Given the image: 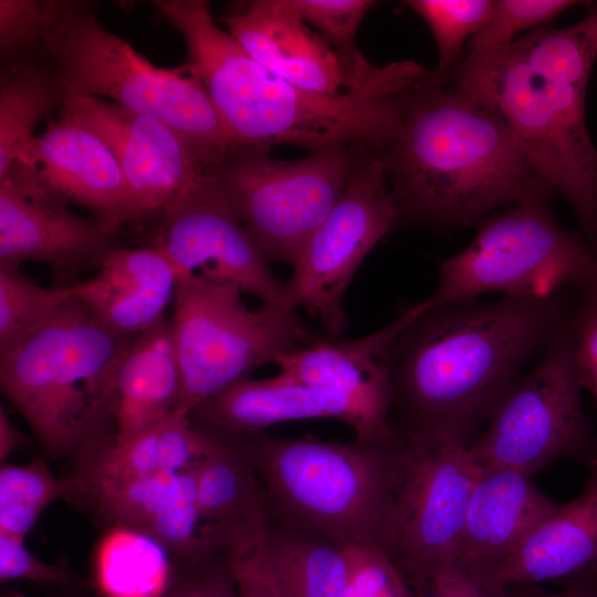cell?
<instances>
[{
    "instance_id": "1",
    "label": "cell",
    "mask_w": 597,
    "mask_h": 597,
    "mask_svg": "<svg viewBox=\"0 0 597 597\" xmlns=\"http://www.w3.org/2000/svg\"><path fill=\"white\" fill-rule=\"evenodd\" d=\"M578 304L563 290L546 297L503 295L417 312L388 354L391 430L404 440L444 437L470 446Z\"/></svg>"
},
{
    "instance_id": "2",
    "label": "cell",
    "mask_w": 597,
    "mask_h": 597,
    "mask_svg": "<svg viewBox=\"0 0 597 597\" xmlns=\"http://www.w3.org/2000/svg\"><path fill=\"white\" fill-rule=\"evenodd\" d=\"M184 38L182 67L199 80L232 146L290 144L310 153L332 148L379 150L397 134L409 91L427 70L396 61L338 94L304 91L253 60L217 25L206 0H155Z\"/></svg>"
},
{
    "instance_id": "3",
    "label": "cell",
    "mask_w": 597,
    "mask_h": 597,
    "mask_svg": "<svg viewBox=\"0 0 597 597\" xmlns=\"http://www.w3.org/2000/svg\"><path fill=\"white\" fill-rule=\"evenodd\" d=\"M375 153L395 229L451 231L532 193L554 195L495 111L429 72L408 93L397 134Z\"/></svg>"
},
{
    "instance_id": "4",
    "label": "cell",
    "mask_w": 597,
    "mask_h": 597,
    "mask_svg": "<svg viewBox=\"0 0 597 597\" xmlns=\"http://www.w3.org/2000/svg\"><path fill=\"white\" fill-rule=\"evenodd\" d=\"M134 339L72 294L22 345L0 355L1 390L49 451L81 455L114 439L116 374Z\"/></svg>"
},
{
    "instance_id": "5",
    "label": "cell",
    "mask_w": 597,
    "mask_h": 597,
    "mask_svg": "<svg viewBox=\"0 0 597 597\" xmlns=\"http://www.w3.org/2000/svg\"><path fill=\"white\" fill-rule=\"evenodd\" d=\"M221 431L254 470L269 521L348 547L379 549L398 436L336 442L284 438L265 430Z\"/></svg>"
},
{
    "instance_id": "6",
    "label": "cell",
    "mask_w": 597,
    "mask_h": 597,
    "mask_svg": "<svg viewBox=\"0 0 597 597\" xmlns=\"http://www.w3.org/2000/svg\"><path fill=\"white\" fill-rule=\"evenodd\" d=\"M34 61L51 69L70 95L107 96L180 134L206 168L232 147L207 91L182 66L153 65L126 40L104 28L93 3L52 0Z\"/></svg>"
},
{
    "instance_id": "7",
    "label": "cell",
    "mask_w": 597,
    "mask_h": 597,
    "mask_svg": "<svg viewBox=\"0 0 597 597\" xmlns=\"http://www.w3.org/2000/svg\"><path fill=\"white\" fill-rule=\"evenodd\" d=\"M505 122L531 165L575 212L597 251V147L588 133L586 91L535 74L507 46L467 54L444 76Z\"/></svg>"
},
{
    "instance_id": "8",
    "label": "cell",
    "mask_w": 597,
    "mask_h": 597,
    "mask_svg": "<svg viewBox=\"0 0 597 597\" xmlns=\"http://www.w3.org/2000/svg\"><path fill=\"white\" fill-rule=\"evenodd\" d=\"M549 191H538L480 220L471 243L439 262V282L418 313L500 292L546 297L565 289L583 295L591 284L597 254L583 237L563 228Z\"/></svg>"
},
{
    "instance_id": "9",
    "label": "cell",
    "mask_w": 597,
    "mask_h": 597,
    "mask_svg": "<svg viewBox=\"0 0 597 597\" xmlns=\"http://www.w3.org/2000/svg\"><path fill=\"white\" fill-rule=\"evenodd\" d=\"M241 294L229 281L178 276L171 321L181 390L175 411L189 416L210 397L317 338L295 306L250 310Z\"/></svg>"
},
{
    "instance_id": "10",
    "label": "cell",
    "mask_w": 597,
    "mask_h": 597,
    "mask_svg": "<svg viewBox=\"0 0 597 597\" xmlns=\"http://www.w3.org/2000/svg\"><path fill=\"white\" fill-rule=\"evenodd\" d=\"M269 147L232 146L205 172L268 260L294 265L342 196L365 148L276 159Z\"/></svg>"
},
{
    "instance_id": "11",
    "label": "cell",
    "mask_w": 597,
    "mask_h": 597,
    "mask_svg": "<svg viewBox=\"0 0 597 597\" xmlns=\"http://www.w3.org/2000/svg\"><path fill=\"white\" fill-rule=\"evenodd\" d=\"M570 320L506 391L469 446L479 464L532 475L558 460L589 465L597 459V431L582 402Z\"/></svg>"
},
{
    "instance_id": "12",
    "label": "cell",
    "mask_w": 597,
    "mask_h": 597,
    "mask_svg": "<svg viewBox=\"0 0 597 597\" xmlns=\"http://www.w3.org/2000/svg\"><path fill=\"white\" fill-rule=\"evenodd\" d=\"M400 440L379 549L410 580L452 562L481 465L457 439Z\"/></svg>"
},
{
    "instance_id": "13",
    "label": "cell",
    "mask_w": 597,
    "mask_h": 597,
    "mask_svg": "<svg viewBox=\"0 0 597 597\" xmlns=\"http://www.w3.org/2000/svg\"><path fill=\"white\" fill-rule=\"evenodd\" d=\"M395 224L396 209L381 161L374 150L362 149L342 196L293 265L286 286L296 308L339 335L347 325L346 291Z\"/></svg>"
},
{
    "instance_id": "14",
    "label": "cell",
    "mask_w": 597,
    "mask_h": 597,
    "mask_svg": "<svg viewBox=\"0 0 597 597\" xmlns=\"http://www.w3.org/2000/svg\"><path fill=\"white\" fill-rule=\"evenodd\" d=\"M155 247L178 276L229 281L262 304L293 305L230 203L203 172L157 218ZM296 307V306H295Z\"/></svg>"
},
{
    "instance_id": "15",
    "label": "cell",
    "mask_w": 597,
    "mask_h": 597,
    "mask_svg": "<svg viewBox=\"0 0 597 597\" xmlns=\"http://www.w3.org/2000/svg\"><path fill=\"white\" fill-rule=\"evenodd\" d=\"M118 229L74 213L18 159L0 177V264L36 261L57 277L76 279L116 248Z\"/></svg>"
},
{
    "instance_id": "16",
    "label": "cell",
    "mask_w": 597,
    "mask_h": 597,
    "mask_svg": "<svg viewBox=\"0 0 597 597\" xmlns=\"http://www.w3.org/2000/svg\"><path fill=\"white\" fill-rule=\"evenodd\" d=\"M57 116L94 132L117 158L138 222L159 214L206 170L165 123L96 96L69 95Z\"/></svg>"
},
{
    "instance_id": "17",
    "label": "cell",
    "mask_w": 597,
    "mask_h": 597,
    "mask_svg": "<svg viewBox=\"0 0 597 597\" xmlns=\"http://www.w3.org/2000/svg\"><path fill=\"white\" fill-rule=\"evenodd\" d=\"M228 32L259 64L307 92L333 95L356 87L378 66L352 70L297 13L292 0H253L222 15Z\"/></svg>"
},
{
    "instance_id": "18",
    "label": "cell",
    "mask_w": 597,
    "mask_h": 597,
    "mask_svg": "<svg viewBox=\"0 0 597 597\" xmlns=\"http://www.w3.org/2000/svg\"><path fill=\"white\" fill-rule=\"evenodd\" d=\"M196 422L229 432L265 430L285 421L332 418L349 426L358 441L397 436L386 412L359 400L316 389L282 374L268 379L247 378L197 406Z\"/></svg>"
},
{
    "instance_id": "19",
    "label": "cell",
    "mask_w": 597,
    "mask_h": 597,
    "mask_svg": "<svg viewBox=\"0 0 597 597\" xmlns=\"http://www.w3.org/2000/svg\"><path fill=\"white\" fill-rule=\"evenodd\" d=\"M20 160L29 164L40 184L66 203L90 210L119 230L138 222L121 165L108 146L84 125L57 116L34 135Z\"/></svg>"
},
{
    "instance_id": "20",
    "label": "cell",
    "mask_w": 597,
    "mask_h": 597,
    "mask_svg": "<svg viewBox=\"0 0 597 597\" xmlns=\"http://www.w3.org/2000/svg\"><path fill=\"white\" fill-rule=\"evenodd\" d=\"M557 504L531 475L481 465L451 563L485 578Z\"/></svg>"
},
{
    "instance_id": "21",
    "label": "cell",
    "mask_w": 597,
    "mask_h": 597,
    "mask_svg": "<svg viewBox=\"0 0 597 597\" xmlns=\"http://www.w3.org/2000/svg\"><path fill=\"white\" fill-rule=\"evenodd\" d=\"M585 489L568 503H558L484 583L507 588L570 579L597 568V459L589 465Z\"/></svg>"
},
{
    "instance_id": "22",
    "label": "cell",
    "mask_w": 597,
    "mask_h": 597,
    "mask_svg": "<svg viewBox=\"0 0 597 597\" xmlns=\"http://www.w3.org/2000/svg\"><path fill=\"white\" fill-rule=\"evenodd\" d=\"M197 423L208 440L197 473L198 506L208 538L217 554L249 553L261 542L269 522L260 482L221 430Z\"/></svg>"
},
{
    "instance_id": "23",
    "label": "cell",
    "mask_w": 597,
    "mask_h": 597,
    "mask_svg": "<svg viewBox=\"0 0 597 597\" xmlns=\"http://www.w3.org/2000/svg\"><path fill=\"white\" fill-rule=\"evenodd\" d=\"M177 279L172 263L158 248L116 247L93 277L71 287L108 327L136 338L166 317Z\"/></svg>"
},
{
    "instance_id": "24",
    "label": "cell",
    "mask_w": 597,
    "mask_h": 597,
    "mask_svg": "<svg viewBox=\"0 0 597 597\" xmlns=\"http://www.w3.org/2000/svg\"><path fill=\"white\" fill-rule=\"evenodd\" d=\"M417 314L412 305L387 326L357 339L316 338L279 358L280 374L303 385L359 400L388 416L389 349Z\"/></svg>"
},
{
    "instance_id": "25",
    "label": "cell",
    "mask_w": 597,
    "mask_h": 597,
    "mask_svg": "<svg viewBox=\"0 0 597 597\" xmlns=\"http://www.w3.org/2000/svg\"><path fill=\"white\" fill-rule=\"evenodd\" d=\"M181 373L171 318L138 335L117 369L114 395L115 436L129 441L170 416L178 404Z\"/></svg>"
},
{
    "instance_id": "26",
    "label": "cell",
    "mask_w": 597,
    "mask_h": 597,
    "mask_svg": "<svg viewBox=\"0 0 597 597\" xmlns=\"http://www.w3.org/2000/svg\"><path fill=\"white\" fill-rule=\"evenodd\" d=\"M349 547L331 537L268 522L259 545L241 559L275 597H345Z\"/></svg>"
},
{
    "instance_id": "27",
    "label": "cell",
    "mask_w": 597,
    "mask_h": 597,
    "mask_svg": "<svg viewBox=\"0 0 597 597\" xmlns=\"http://www.w3.org/2000/svg\"><path fill=\"white\" fill-rule=\"evenodd\" d=\"M207 450L202 428L189 416L174 411L129 441L106 443L82 454L78 476L88 491L161 471L191 469L203 461Z\"/></svg>"
},
{
    "instance_id": "28",
    "label": "cell",
    "mask_w": 597,
    "mask_h": 597,
    "mask_svg": "<svg viewBox=\"0 0 597 597\" xmlns=\"http://www.w3.org/2000/svg\"><path fill=\"white\" fill-rule=\"evenodd\" d=\"M69 95L57 75L40 62L0 67V177L19 159L40 121L59 113Z\"/></svg>"
},
{
    "instance_id": "29",
    "label": "cell",
    "mask_w": 597,
    "mask_h": 597,
    "mask_svg": "<svg viewBox=\"0 0 597 597\" xmlns=\"http://www.w3.org/2000/svg\"><path fill=\"white\" fill-rule=\"evenodd\" d=\"M176 567L168 551L149 534L109 527L95 557V578L106 597H163Z\"/></svg>"
},
{
    "instance_id": "30",
    "label": "cell",
    "mask_w": 597,
    "mask_h": 597,
    "mask_svg": "<svg viewBox=\"0 0 597 597\" xmlns=\"http://www.w3.org/2000/svg\"><path fill=\"white\" fill-rule=\"evenodd\" d=\"M535 74L586 91L597 60V9L566 28H540L507 46Z\"/></svg>"
},
{
    "instance_id": "31",
    "label": "cell",
    "mask_w": 597,
    "mask_h": 597,
    "mask_svg": "<svg viewBox=\"0 0 597 597\" xmlns=\"http://www.w3.org/2000/svg\"><path fill=\"white\" fill-rule=\"evenodd\" d=\"M86 495L81 476L56 478L40 458L24 465L4 463L0 469V533L24 538L53 501H82Z\"/></svg>"
},
{
    "instance_id": "32",
    "label": "cell",
    "mask_w": 597,
    "mask_h": 597,
    "mask_svg": "<svg viewBox=\"0 0 597 597\" xmlns=\"http://www.w3.org/2000/svg\"><path fill=\"white\" fill-rule=\"evenodd\" d=\"M20 268L0 264V355L22 345L73 294L71 286H40Z\"/></svg>"
},
{
    "instance_id": "33",
    "label": "cell",
    "mask_w": 597,
    "mask_h": 597,
    "mask_svg": "<svg viewBox=\"0 0 597 597\" xmlns=\"http://www.w3.org/2000/svg\"><path fill=\"white\" fill-rule=\"evenodd\" d=\"M186 471H161L91 489L85 500L92 503L109 527L145 532L156 515L175 499Z\"/></svg>"
},
{
    "instance_id": "34",
    "label": "cell",
    "mask_w": 597,
    "mask_h": 597,
    "mask_svg": "<svg viewBox=\"0 0 597 597\" xmlns=\"http://www.w3.org/2000/svg\"><path fill=\"white\" fill-rule=\"evenodd\" d=\"M493 0H408L405 4L428 24L437 48L438 64L431 73L444 76L463 61V44L489 20Z\"/></svg>"
},
{
    "instance_id": "35",
    "label": "cell",
    "mask_w": 597,
    "mask_h": 597,
    "mask_svg": "<svg viewBox=\"0 0 597 597\" xmlns=\"http://www.w3.org/2000/svg\"><path fill=\"white\" fill-rule=\"evenodd\" d=\"M301 18L355 71L371 65L355 48L354 39L371 0H292Z\"/></svg>"
},
{
    "instance_id": "36",
    "label": "cell",
    "mask_w": 597,
    "mask_h": 597,
    "mask_svg": "<svg viewBox=\"0 0 597 597\" xmlns=\"http://www.w3.org/2000/svg\"><path fill=\"white\" fill-rule=\"evenodd\" d=\"M580 3L575 0H495L489 20L469 39L468 54L506 48L517 33L548 23Z\"/></svg>"
},
{
    "instance_id": "37",
    "label": "cell",
    "mask_w": 597,
    "mask_h": 597,
    "mask_svg": "<svg viewBox=\"0 0 597 597\" xmlns=\"http://www.w3.org/2000/svg\"><path fill=\"white\" fill-rule=\"evenodd\" d=\"M52 0H0L1 66L34 61Z\"/></svg>"
},
{
    "instance_id": "38",
    "label": "cell",
    "mask_w": 597,
    "mask_h": 597,
    "mask_svg": "<svg viewBox=\"0 0 597 597\" xmlns=\"http://www.w3.org/2000/svg\"><path fill=\"white\" fill-rule=\"evenodd\" d=\"M345 597H415L391 559L380 549L349 547Z\"/></svg>"
},
{
    "instance_id": "39",
    "label": "cell",
    "mask_w": 597,
    "mask_h": 597,
    "mask_svg": "<svg viewBox=\"0 0 597 597\" xmlns=\"http://www.w3.org/2000/svg\"><path fill=\"white\" fill-rule=\"evenodd\" d=\"M0 577L29 579L43 584L83 587L85 579L66 565H51L32 555L23 544V538L0 533Z\"/></svg>"
},
{
    "instance_id": "40",
    "label": "cell",
    "mask_w": 597,
    "mask_h": 597,
    "mask_svg": "<svg viewBox=\"0 0 597 597\" xmlns=\"http://www.w3.org/2000/svg\"><path fill=\"white\" fill-rule=\"evenodd\" d=\"M415 597H511L509 588L491 586L448 563L408 580Z\"/></svg>"
},
{
    "instance_id": "41",
    "label": "cell",
    "mask_w": 597,
    "mask_h": 597,
    "mask_svg": "<svg viewBox=\"0 0 597 597\" xmlns=\"http://www.w3.org/2000/svg\"><path fill=\"white\" fill-rule=\"evenodd\" d=\"M163 597H238L227 555H217L197 567L177 569Z\"/></svg>"
},
{
    "instance_id": "42",
    "label": "cell",
    "mask_w": 597,
    "mask_h": 597,
    "mask_svg": "<svg viewBox=\"0 0 597 597\" xmlns=\"http://www.w3.org/2000/svg\"><path fill=\"white\" fill-rule=\"evenodd\" d=\"M569 333L579 383L597 404V303L580 300Z\"/></svg>"
},
{
    "instance_id": "43",
    "label": "cell",
    "mask_w": 597,
    "mask_h": 597,
    "mask_svg": "<svg viewBox=\"0 0 597 597\" xmlns=\"http://www.w3.org/2000/svg\"><path fill=\"white\" fill-rule=\"evenodd\" d=\"M511 597H597V568L567 579L559 591H549L538 585L507 587Z\"/></svg>"
},
{
    "instance_id": "44",
    "label": "cell",
    "mask_w": 597,
    "mask_h": 597,
    "mask_svg": "<svg viewBox=\"0 0 597 597\" xmlns=\"http://www.w3.org/2000/svg\"><path fill=\"white\" fill-rule=\"evenodd\" d=\"M27 442L24 433L10 420L4 407L0 406V458L6 459Z\"/></svg>"
},
{
    "instance_id": "45",
    "label": "cell",
    "mask_w": 597,
    "mask_h": 597,
    "mask_svg": "<svg viewBox=\"0 0 597 597\" xmlns=\"http://www.w3.org/2000/svg\"><path fill=\"white\" fill-rule=\"evenodd\" d=\"M596 254H597V251H596ZM582 298L589 302L597 303V268H596V272L591 281V284L588 287V290L582 295Z\"/></svg>"
},
{
    "instance_id": "46",
    "label": "cell",
    "mask_w": 597,
    "mask_h": 597,
    "mask_svg": "<svg viewBox=\"0 0 597 597\" xmlns=\"http://www.w3.org/2000/svg\"><path fill=\"white\" fill-rule=\"evenodd\" d=\"M239 597V596H238Z\"/></svg>"
}]
</instances>
